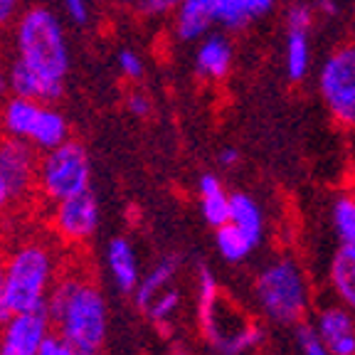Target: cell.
Wrapping results in <instances>:
<instances>
[{
	"mask_svg": "<svg viewBox=\"0 0 355 355\" xmlns=\"http://www.w3.org/2000/svg\"><path fill=\"white\" fill-rule=\"evenodd\" d=\"M47 316L77 355H99L106 333V309L92 282L64 279L52 294Z\"/></svg>",
	"mask_w": 355,
	"mask_h": 355,
	"instance_id": "6da1fadb",
	"label": "cell"
},
{
	"mask_svg": "<svg viewBox=\"0 0 355 355\" xmlns=\"http://www.w3.org/2000/svg\"><path fill=\"white\" fill-rule=\"evenodd\" d=\"M15 60L42 77L64 82L69 72V44L60 17L47 8H30L15 22Z\"/></svg>",
	"mask_w": 355,
	"mask_h": 355,
	"instance_id": "7a4b0ae2",
	"label": "cell"
},
{
	"mask_svg": "<svg viewBox=\"0 0 355 355\" xmlns=\"http://www.w3.org/2000/svg\"><path fill=\"white\" fill-rule=\"evenodd\" d=\"M254 296L269 321L282 326L304 321L309 311V284L301 264L294 257L269 261L254 282Z\"/></svg>",
	"mask_w": 355,
	"mask_h": 355,
	"instance_id": "3957f363",
	"label": "cell"
},
{
	"mask_svg": "<svg viewBox=\"0 0 355 355\" xmlns=\"http://www.w3.org/2000/svg\"><path fill=\"white\" fill-rule=\"evenodd\" d=\"M50 284V254L40 244H25L8 261L6 299L12 313H30L44 306V291Z\"/></svg>",
	"mask_w": 355,
	"mask_h": 355,
	"instance_id": "277c9868",
	"label": "cell"
},
{
	"mask_svg": "<svg viewBox=\"0 0 355 355\" xmlns=\"http://www.w3.org/2000/svg\"><path fill=\"white\" fill-rule=\"evenodd\" d=\"M318 92L333 121L355 131V40L340 42L326 57L318 74Z\"/></svg>",
	"mask_w": 355,
	"mask_h": 355,
	"instance_id": "5b68a950",
	"label": "cell"
},
{
	"mask_svg": "<svg viewBox=\"0 0 355 355\" xmlns=\"http://www.w3.org/2000/svg\"><path fill=\"white\" fill-rule=\"evenodd\" d=\"M37 188L52 202L72 198L89 190V158L77 141H64L57 148L47 150L40 161Z\"/></svg>",
	"mask_w": 355,
	"mask_h": 355,
	"instance_id": "8992f818",
	"label": "cell"
},
{
	"mask_svg": "<svg viewBox=\"0 0 355 355\" xmlns=\"http://www.w3.org/2000/svg\"><path fill=\"white\" fill-rule=\"evenodd\" d=\"M198 313L207 340L222 355H242L261 340V328L222 296L200 304Z\"/></svg>",
	"mask_w": 355,
	"mask_h": 355,
	"instance_id": "52a82bcc",
	"label": "cell"
},
{
	"mask_svg": "<svg viewBox=\"0 0 355 355\" xmlns=\"http://www.w3.org/2000/svg\"><path fill=\"white\" fill-rule=\"evenodd\" d=\"M35 153L37 148L28 141L8 133L0 136V175L10 188L12 200L28 198L33 190H37L40 161Z\"/></svg>",
	"mask_w": 355,
	"mask_h": 355,
	"instance_id": "ba28073f",
	"label": "cell"
},
{
	"mask_svg": "<svg viewBox=\"0 0 355 355\" xmlns=\"http://www.w3.org/2000/svg\"><path fill=\"white\" fill-rule=\"evenodd\" d=\"M96 220H99V205H96V198L89 190L55 202L52 225L60 232V237L69 239V242L87 239L96 230Z\"/></svg>",
	"mask_w": 355,
	"mask_h": 355,
	"instance_id": "9c48e42d",
	"label": "cell"
},
{
	"mask_svg": "<svg viewBox=\"0 0 355 355\" xmlns=\"http://www.w3.org/2000/svg\"><path fill=\"white\" fill-rule=\"evenodd\" d=\"M47 321L50 316L44 313V309L15 313L3 333L0 355H37L42 340L47 338Z\"/></svg>",
	"mask_w": 355,
	"mask_h": 355,
	"instance_id": "30bf717a",
	"label": "cell"
},
{
	"mask_svg": "<svg viewBox=\"0 0 355 355\" xmlns=\"http://www.w3.org/2000/svg\"><path fill=\"white\" fill-rule=\"evenodd\" d=\"M316 336L331 355H355V311L348 306H326L318 311Z\"/></svg>",
	"mask_w": 355,
	"mask_h": 355,
	"instance_id": "8fae6325",
	"label": "cell"
},
{
	"mask_svg": "<svg viewBox=\"0 0 355 355\" xmlns=\"http://www.w3.org/2000/svg\"><path fill=\"white\" fill-rule=\"evenodd\" d=\"M234 47L232 40L222 33H210L198 42L195 52V74L205 82H222L232 72Z\"/></svg>",
	"mask_w": 355,
	"mask_h": 355,
	"instance_id": "7c38bea8",
	"label": "cell"
},
{
	"mask_svg": "<svg viewBox=\"0 0 355 355\" xmlns=\"http://www.w3.org/2000/svg\"><path fill=\"white\" fill-rule=\"evenodd\" d=\"M215 25L225 30H244L274 10L277 0H202Z\"/></svg>",
	"mask_w": 355,
	"mask_h": 355,
	"instance_id": "4fadbf2b",
	"label": "cell"
},
{
	"mask_svg": "<svg viewBox=\"0 0 355 355\" xmlns=\"http://www.w3.org/2000/svg\"><path fill=\"white\" fill-rule=\"evenodd\" d=\"M8 77H10V92L15 96H25V99L42 101V104H52L62 96L64 82H55V79L42 77L40 72H35L33 67H28L25 62L15 60L8 67Z\"/></svg>",
	"mask_w": 355,
	"mask_h": 355,
	"instance_id": "5bb4252c",
	"label": "cell"
},
{
	"mask_svg": "<svg viewBox=\"0 0 355 355\" xmlns=\"http://www.w3.org/2000/svg\"><path fill=\"white\" fill-rule=\"evenodd\" d=\"M42 101L25 99V96H15L6 101L3 111H0V128L8 136H15L30 144V133H33L35 123H37L40 111H42Z\"/></svg>",
	"mask_w": 355,
	"mask_h": 355,
	"instance_id": "9a60e30c",
	"label": "cell"
},
{
	"mask_svg": "<svg viewBox=\"0 0 355 355\" xmlns=\"http://www.w3.org/2000/svg\"><path fill=\"white\" fill-rule=\"evenodd\" d=\"M212 25H215L212 12L202 0H183L180 8L173 12V30L175 37L183 42H200L205 35H210Z\"/></svg>",
	"mask_w": 355,
	"mask_h": 355,
	"instance_id": "2e32d148",
	"label": "cell"
},
{
	"mask_svg": "<svg viewBox=\"0 0 355 355\" xmlns=\"http://www.w3.org/2000/svg\"><path fill=\"white\" fill-rule=\"evenodd\" d=\"M200 207H202V215H205L207 225L210 227H222L225 222H230V205H232V195L222 188L220 178L205 173L200 178Z\"/></svg>",
	"mask_w": 355,
	"mask_h": 355,
	"instance_id": "e0dca14e",
	"label": "cell"
},
{
	"mask_svg": "<svg viewBox=\"0 0 355 355\" xmlns=\"http://www.w3.org/2000/svg\"><path fill=\"white\" fill-rule=\"evenodd\" d=\"M64 141H69V126H67V119L62 116L60 111L52 109V106L44 104L40 111L37 123H35L33 133H30V144L37 150H52L57 146H62Z\"/></svg>",
	"mask_w": 355,
	"mask_h": 355,
	"instance_id": "ac0fdd59",
	"label": "cell"
},
{
	"mask_svg": "<svg viewBox=\"0 0 355 355\" xmlns=\"http://www.w3.org/2000/svg\"><path fill=\"white\" fill-rule=\"evenodd\" d=\"M328 277L340 304L355 311V247H340L336 252Z\"/></svg>",
	"mask_w": 355,
	"mask_h": 355,
	"instance_id": "d6986e66",
	"label": "cell"
},
{
	"mask_svg": "<svg viewBox=\"0 0 355 355\" xmlns=\"http://www.w3.org/2000/svg\"><path fill=\"white\" fill-rule=\"evenodd\" d=\"M230 222L237 225L242 232H247L257 244L264 234V215L254 198L244 193H232V205H230Z\"/></svg>",
	"mask_w": 355,
	"mask_h": 355,
	"instance_id": "ffe728a7",
	"label": "cell"
},
{
	"mask_svg": "<svg viewBox=\"0 0 355 355\" xmlns=\"http://www.w3.org/2000/svg\"><path fill=\"white\" fill-rule=\"evenodd\" d=\"M311 50H309V30L286 28V74L291 82H301L309 74Z\"/></svg>",
	"mask_w": 355,
	"mask_h": 355,
	"instance_id": "44dd1931",
	"label": "cell"
},
{
	"mask_svg": "<svg viewBox=\"0 0 355 355\" xmlns=\"http://www.w3.org/2000/svg\"><path fill=\"white\" fill-rule=\"evenodd\" d=\"M109 261H111V272L116 277L119 286L123 291H133L136 284H139V266H136V257L131 252V244L126 239H114L109 244Z\"/></svg>",
	"mask_w": 355,
	"mask_h": 355,
	"instance_id": "7402d4cb",
	"label": "cell"
},
{
	"mask_svg": "<svg viewBox=\"0 0 355 355\" xmlns=\"http://www.w3.org/2000/svg\"><path fill=\"white\" fill-rule=\"evenodd\" d=\"M254 247H257L254 239L247 232H242L232 222H225L222 227H217V250H220V254L225 259L232 261V264H239V261L247 259Z\"/></svg>",
	"mask_w": 355,
	"mask_h": 355,
	"instance_id": "603a6c76",
	"label": "cell"
},
{
	"mask_svg": "<svg viewBox=\"0 0 355 355\" xmlns=\"http://www.w3.org/2000/svg\"><path fill=\"white\" fill-rule=\"evenodd\" d=\"M333 230L338 234L340 247H355V193H340L331 207Z\"/></svg>",
	"mask_w": 355,
	"mask_h": 355,
	"instance_id": "cb8c5ba5",
	"label": "cell"
},
{
	"mask_svg": "<svg viewBox=\"0 0 355 355\" xmlns=\"http://www.w3.org/2000/svg\"><path fill=\"white\" fill-rule=\"evenodd\" d=\"M178 261H180L178 257H166V259H163L161 264L155 266L153 272L139 284V288H136V301H139V306L144 311L153 304L155 296L163 294V286H166V284L173 279V274L178 272Z\"/></svg>",
	"mask_w": 355,
	"mask_h": 355,
	"instance_id": "d4e9b609",
	"label": "cell"
},
{
	"mask_svg": "<svg viewBox=\"0 0 355 355\" xmlns=\"http://www.w3.org/2000/svg\"><path fill=\"white\" fill-rule=\"evenodd\" d=\"M178 304H180V294L178 291H163V294L155 296V301L146 311L153 318V323H163L171 318V313L178 309Z\"/></svg>",
	"mask_w": 355,
	"mask_h": 355,
	"instance_id": "484cf974",
	"label": "cell"
},
{
	"mask_svg": "<svg viewBox=\"0 0 355 355\" xmlns=\"http://www.w3.org/2000/svg\"><path fill=\"white\" fill-rule=\"evenodd\" d=\"M116 64H119V72L128 79V82H141L144 77L146 67H144V60L136 50H121L116 57Z\"/></svg>",
	"mask_w": 355,
	"mask_h": 355,
	"instance_id": "4316f807",
	"label": "cell"
},
{
	"mask_svg": "<svg viewBox=\"0 0 355 355\" xmlns=\"http://www.w3.org/2000/svg\"><path fill=\"white\" fill-rule=\"evenodd\" d=\"M313 17H316V8L309 6V3H294V6L286 10V28L311 30Z\"/></svg>",
	"mask_w": 355,
	"mask_h": 355,
	"instance_id": "83f0119b",
	"label": "cell"
},
{
	"mask_svg": "<svg viewBox=\"0 0 355 355\" xmlns=\"http://www.w3.org/2000/svg\"><path fill=\"white\" fill-rule=\"evenodd\" d=\"M126 109L131 111L133 116L146 119V116H150V114H153V99L146 94L144 89L136 87L126 94Z\"/></svg>",
	"mask_w": 355,
	"mask_h": 355,
	"instance_id": "f1b7e54d",
	"label": "cell"
},
{
	"mask_svg": "<svg viewBox=\"0 0 355 355\" xmlns=\"http://www.w3.org/2000/svg\"><path fill=\"white\" fill-rule=\"evenodd\" d=\"M37 355H77V350L69 345V340L60 333H47V338L42 340Z\"/></svg>",
	"mask_w": 355,
	"mask_h": 355,
	"instance_id": "f546056e",
	"label": "cell"
},
{
	"mask_svg": "<svg viewBox=\"0 0 355 355\" xmlns=\"http://www.w3.org/2000/svg\"><path fill=\"white\" fill-rule=\"evenodd\" d=\"M299 343H301L304 355H331L326 350V345L321 343V338L316 336L313 326H301L299 328Z\"/></svg>",
	"mask_w": 355,
	"mask_h": 355,
	"instance_id": "4dcf8cb0",
	"label": "cell"
},
{
	"mask_svg": "<svg viewBox=\"0 0 355 355\" xmlns=\"http://www.w3.org/2000/svg\"><path fill=\"white\" fill-rule=\"evenodd\" d=\"M183 0H148L144 8L141 15L146 17H166V15H173V12L180 8Z\"/></svg>",
	"mask_w": 355,
	"mask_h": 355,
	"instance_id": "1f68e13d",
	"label": "cell"
},
{
	"mask_svg": "<svg viewBox=\"0 0 355 355\" xmlns=\"http://www.w3.org/2000/svg\"><path fill=\"white\" fill-rule=\"evenodd\" d=\"M67 15L72 17L77 25H87L89 20V3L87 0H62Z\"/></svg>",
	"mask_w": 355,
	"mask_h": 355,
	"instance_id": "d6a6232c",
	"label": "cell"
},
{
	"mask_svg": "<svg viewBox=\"0 0 355 355\" xmlns=\"http://www.w3.org/2000/svg\"><path fill=\"white\" fill-rule=\"evenodd\" d=\"M20 3L22 0H0V30L8 28L10 22H15L17 12H20Z\"/></svg>",
	"mask_w": 355,
	"mask_h": 355,
	"instance_id": "836d02e7",
	"label": "cell"
},
{
	"mask_svg": "<svg viewBox=\"0 0 355 355\" xmlns=\"http://www.w3.org/2000/svg\"><path fill=\"white\" fill-rule=\"evenodd\" d=\"M109 6L119 8V10H131V12H144L148 0H106Z\"/></svg>",
	"mask_w": 355,
	"mask_h": 355,
	"instance_id": "e575fe53",
	"label": "cell"
},
{
	"mask_svg": "<svg viewBox=\"0 0 355 355\" xmlns=\"http://www.w3.org/2000/svg\"><path fill=\"white\" fill-rule=\"evenodd\" d=\"M217 161H220V166H225V168L237 166V161H239V150H237V148H222L220 153H217Z\"/></svg>",
	"mask_w": 355,
	"mask_h": 355,
	"instance_id": "d590c367",
	"label": "cell"
},
{
	"mask_svg": "<svg viewBox=\"0 0 355 355\" xmlns=\"http://www.w3.org/2000/svg\"><path fill=\"white\" fill-rule=\"evenodd\" d=\"M313 8H316V12H321V15H326V17H333L336 12H338L336 0H316V3H313Z\"/></svg>",
	"mask_w": 355,
	"mask_h": 355,
	"instance_id": "8d00e7d4",
	"label": "cell"
},
{
	"mask_svg": "<svg viewBox=\"0 0 355 355\" xmlns=\"http://www.w3.org/2000/svg\"><path fill=\"white\" fill-rule=\"evenodd\" d=\"M12 202V195H10V188H8V183L3 180V175H0V212L6 210L8 205Z\"/></svg>",
	"mask_w": 355,
	"mask_h": 355,
	"instance_id": "74e56055",
	"label": "cell"
},
{
	"mask_svg": "<svg viewBox=\"0 0 355 355\" xmlns=\"http://www.w3.org/2000/svg\"><path fill=\"white\" fill-rule=\"evenodd\" d=\"M8 89H10V77H8V69H3V67H0V94H3V92H8Z\"/></svg>",
	"mask_w": 355,
	"mask_h": 355,
	"instance_id": "f35d334b",
	"label": "cell"
},
{
	"mask_svg": "<svg viewBox=\"0 0 355 355\" xmlns=\"http://www.w3.org/2000/svg\"><path fill=\"white\" fill-rule=\"evenodd\" d=\"M6 272H8V264L3 266V261H0V294L6 291Z\"/></svg>",
	"mask_w": 355,
	"mask_h": 355,
	"instance_id": "ab89813d",
	"label": "cell"
}]
</instances>
